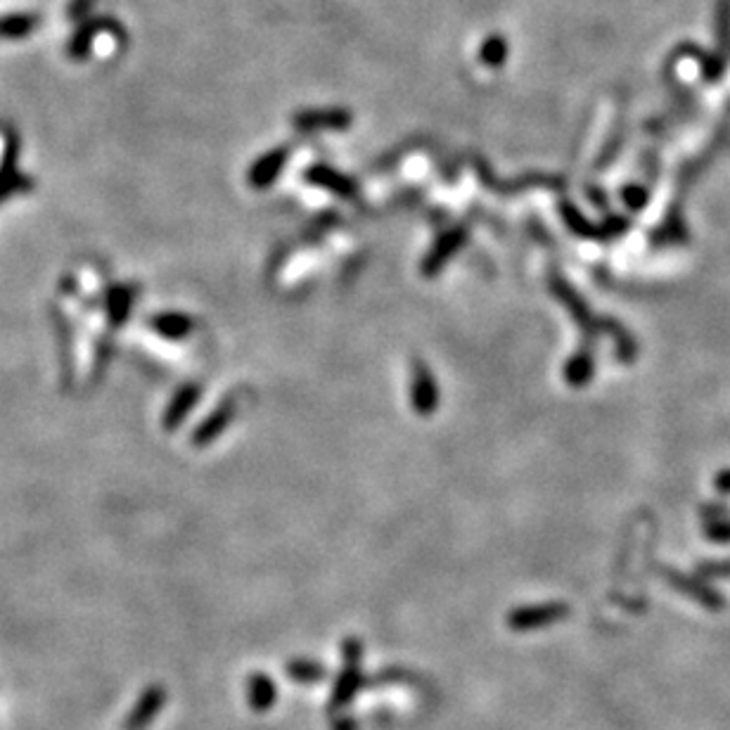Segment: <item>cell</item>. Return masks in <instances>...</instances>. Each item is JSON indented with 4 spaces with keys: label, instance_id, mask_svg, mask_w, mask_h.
<instances>
[{
    "label": "cell",
    "instance_id": "11",
    "mask_svg": "<svg viewBox=\"0 0 730 730\" xmlns=\"http://www.w3.org/2000/svg\"><path fill=\"white\" fill-rule=\"evenodd\" d=\"M91 5H93V0H72V3H69V10H67L69 19L81 22V19L88 15V10H91Z\"/></svg>",
    "mask_w": 730,
    "mask_h": 730
},
{
    "label": "cell",
    "instance_id": "12",
    "mask_svg": "<svg viewBox=\"0 0 730 730\" xmlns=\"http://www.w3.org/2000/svg\"><path fill=\"white\" fill-rule=\"evenodd\" d=\"M626 202L631 204V209H640L648 202V195H645L643 188H629L626 190Z\"/></svg>",
    "mask_w": 730,
    "mask_h": 730
},
{
    "label": "cell",
    "instance_id": "2",
    "mask_svg": "<svg viewBox=\"0 0 730 730\" xmlns=\"http://www.w3.org/2000/svg\"><path fill=\"white\" fill-rule=\"evenodd\" d=\"M102 31H112V34L121 36V27L110 17H100V19H91V22H81L72 34V38H69L67 55L72 57V60H83V57H88V53H91V48H93L95 36L102 34Z\"/></svg>",
    "mask_w": 730,
    "mask_h": 730
},
{
    "label": "cell",
    "instance_id": "8",
    "mask_svg": "<svg viewBox=\"0 0 730 730\" xmlns=\"http://www.w3.org/2000/svg\"><path fill=\"white\" fill-rule=\"evenodd\" d=\"M285 162V152L278 150L273 155H266L259 164L254 166V181H273L275 174L280 171V166Z\"/></svg>",
    "mask_w": 730,
    "mask_h": 730
},
{
    "label": "cell",
    "instance_id": "10",
    "mask_svg": "<svg viewBox=\"0 0 730 730\" xmlns=\"http://www.w3.org/2000/svg\"><path fill=\"white\" fill-rule=\"evenodd\" d=\"M704 536L714 543H730V522H707L704 524Z\"/></svg>",
    "mask_w": 730,
    "mask_h": 730
},
{
    "label": "cell",
    "instance_id": "7",
    "mask_svg": "<svg viewBox=\"0 0 730 730\" xmlns=\"http://www.w3.org/2000/svg\"><path fill=\"white\" fill-rule=\"evenodd\" d=\"M479 60L491 69L503 67L505 60H508V41H505V36L493 34L486 38L482 48H479Z\"/></svg>",
    "mask_w": 730,
    "mask_h": 730
},
{
    "label": "cell",
    "instance_id": "6",
    "mask_svg": "<svg viewBox=\"0 0 730 730\" xmlns=\"http://www.w3.org/2000/svg\"><path fill=\"white\" fill-rule=\"evenodd\" d=\"M299 126L316 128V126H330V128H344L349 126V112L344 110H320V112H304L297 119Z\"/></svg>",
    "mask_w": 730,
    "mask_h": 730
},
{
    "label": "cell",
    "instance_id": "1",
    "mask_svg": "<svg viewBox=\"0 0 730 730\" xmlns=\"http://www.w3.org/2000/svg\"><path fill=\"white\" fill-rule=\"evenodd\" d=\"M664 579H667L669 584L676 588V591L688 595L690 600H695L697 605L707 607V610L716 612V610H721L723 605H726V603H723L721 595L716 593L712 586L704 584L700 576H688L683 572H676V569H664Z\"/></svg>",
    "mask_w": 730,
    "mask_h": 730
},
{
    "label": "cell",
    "instance_id": "4",
    "mask_svg": "<svg viewBox=\"0 0 730 730\" xmlns=\"http://www.w3.org/2000/svg\"><path fill=\"white\" fill-rule=\"evenodd\" d=\"M41 27L36 12H12L0 17V38H27Z\"/></svg>",
    "mask_w": 730,
    "mask_h": 730
},
{
    "label": "cell",
    "instance_id": "13",
    "mask_svg": "<svg viewBox=\"0 0 730 730\" xmlns=\"http://www.w3.org/2000/svg\"><path fill=\"white\" fill-rule=\"evenodd\" d=\"M716 489H719L721 493H730V470L721 472V475L716 477Z\"/></svg>",
    "mask_w": 730,
    "mask_h": 730
},
{
    "label": "cell",
    "instance_id": "3",
    "mask_svg": "<svg viewBox=\"0 0 730 730\" xmlns=\"http://www.w3.org/2000/svg\"><path fill=\"white\" fill-rule=\"evenodd\" d=\"M164 704V690L159 685H152L147 693L140 697V702L136 704L131 716L126 719V730H143L147 723L155 719L159 709Z\"/></svg>",
    "mask_w": 730,
    "mask_h": 730
},
{
    "label": "cell",
    "instance_id": "9",
    "mask_svg": "<svg viewBox=\"0 0 730 730\" xmlns=\"http://www.w3.org/2000/svg\"><path fill=\"white\" fill-rule=\"evenodd\" d=\"M697 574L702 579H730V560L726 562H704L697 567Z\"/></svg>",
    "mask_w": 730,
    "mask_h": 730
},
{
    "label": "cell",
    "instance_id": "5",
    "mask_svg": "<svg viewBox=\"0 0 730 730\" xmlns=\"http://www.w3.org/2000/svg\"><path fill=\"white\" fill-rule=\"evenodd\" d=\"M567 614L565 605H543V607H534V610L520 612L517 614L515 624L522 626V629H531V626H546L553 624V621L562 619Z\"/></svg>",
    "mask_w": 730,
    "mask_h": 730
}]
</instances>
